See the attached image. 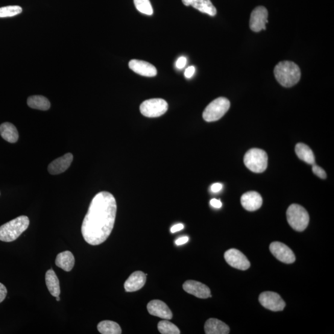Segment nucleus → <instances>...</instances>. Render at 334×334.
<instances>
[{"instance_id":"11","label":"nucleus","mask_w":334,"mask_h":334,"mask_svg":"<svg viewBox=\"0 0 334 334\" xmlns=\"http://www.w3.org/2000/svg\"><path fill=\"white\" fill-rule=\"evenodd\" d=\"M270 251L275 258L285 264H292L295 261L296 257L291 248L282 243L275 242L270 245Z\"/></svg>"},{"instance_id":"7","label":"nucleus","mask_w":334,"mask_h":334,"mask_svg":"<svg viewBox=\"0 0 334 334\" xmlns=\"http://www.w3.org/2000/svg\"><path fill=\"white\" fill-rule=\"evenodd\" d=\"M169 105L162 99H152L143 102L140 106V113L149 118L159 117L168 110Z\"/></svg>"},{"instance_id":"23","label":"nucleus","mask_w":334,"mask_h":334,"mask_svg":"<svg viewBox=\"0 0 334 334\" xmlns=\"http://www.w3.org/2000/svg\"><path fill=\"white\" fill-rule=\"evenodd\" d=\"M295 152L297 156L304 162L314 165L315 157L314 154L308 146L303 143H298L296 145Z\"/></svg>"},{"instance_id":"32","label":"nucleus","mask_w":334,"mask_h":334,"mask_svg":"<svg viewBox=\"0 0 334 334\" xmlns=\"http://www.w3.org/2000/svg\"><path fill=\"white\" fill-rule=\"evenodd\" d=\"M195 70L194 66H189L184 72V76L187 79L192 78V76L195 74Z\"/></svg>"},{"instance_id":"2","label":"nucleus","mask_w":334,"mask_h":334,"mask_svg":"<svg viewBox=\"0 0 334 334\" xmlns=\"http://www.w3.org/2000/svg\"><path fill=\"white\" fill-rule=\"evenodd\" d=\"M274 73L278 83L285 87L295 86L301 78V70L293 61H281L275 66Z\"/></svg>"},{"instance_id":"26","label":"nucleus","mask_w":334,"mask_h":334,"mask_svg":"<svg viewBox=\"0 0 334 334\" xmlns=\"http://www.w3.org/2000/svg\"><path fill=\"white\" fill-rule=\"evenodd\" d=\"M158 329L162 334H179L180 330L174 324L169 322L166 319L159 322L158 324Z\"/></svg>"},{"instance_id":"3","label":"nucleus","mask_w":334,"mask_h":334,"mask_svg":"<svg viewBox=\"0 0 334 334\" xmlns=\"http://www.w3.org/2000/svg\"><path fill=\"white\" fill-rule=\"evenodd\" d=\"M29 219L26 216H21L0 227V241L12 242L19 238L23 232L28 229Z\"/></svg>"},{"instance_id":"5","label":"nucleus","mask_w":334,"mask_h":334,"mask_svg":"<svg viewBox=\"0 0 334 334\" xmlns=\"http://www.w3.org/2000/svg\"><path fill=\"white\" fill-rule=\"evenodd\" d=\"M268 157L265 151L260 149H251L246 153L244 163L251 172L263 173L268 167Z\"/></svg>"},{"instance_id":"34","label":"nucleus","mask_w":334,"mask_h":334,"mask_svg":"<svg viewBox=\"0 0 334 334\" xmlns=\"http://www.w3.org/2000/svg\"><path fill=\"white\" fill-rule=\"evenodd\" d=\"M223 185L221 183H214L211 186V191L213 193H218L222 189Z\"/></svg>"},{"instance_id":"19","label":"nucleus","mask_w":334,"mask_h":334,"mask_svg":"<svg viewBox=\"0 0 334 334\" xmlns=\"http://www.w3.org/2000/svg\"><path fill=\"white\" fill-rule=\"evenodd\" d=\"M205 333L206 334H228L230 328L224 322L218 319L210 318L205 323Z\"/></svg>"},{"instance_id":"15","label":"nucleus","mask_w":334,"mask_h":334,"mask_svg":"<svg viewBox=\"0 0 334 334\" xmlns=\"http://www.w3.org/2000/svg\"><path fill=\"white\" fill-rule=\"evenodd\" d=\"M129 67L134 73L146 77H154L157 74V69L151 63L139 60H132Z\"/></svg>"},{"instance_id":"37","label":"nucleus","mask_w":334,"mask_h":334,"mask_svg":"<svg viewBox=\"0 0 334 334\" xmlns=\"http://www.w3.org/2000/svg\"><path fill=\"white\" fill-rule=\"evenodd\" d=\"M56 300H57V301H60V298L59 296H58V297H56Z\"/></svg>"},{"instance_id":"12","label":"nucleus","mask_w":334,"mask_h":334,"mask_svg":"<svg viewBox=\"0 0 334 334\" xmlns=\"http://www.w3.org/2000/svg\"><path fill=\"white\" fill-rule=\"evenodd\" d=\"M184 291L196 297L206 299L212 297L210 291L207 285L195 280H187L183 285Z\"/></svg>"},{"instance_id":"22","label":"nucleus","mask_w":334,"mask_h":334,"mask_svg":"<svg viewBox=\"0 0 334 334\" xmlns=\"http://www.w3.org/2000/svg\"><path fill=\"white\" fill-rule=\"evenodd\" d=\"M45 282L49 291L53 297H57L60 296L61 292L60 281L52 269H49L46 272Z\"/></svg>"},{"instance_id":"29","label":"nucleus","mask_w":334,"mask_h":334,"mask_svg":"<svg viewBox=\"0 0 334 334\" xmlns=\"http://www.w3.org/2000/svg\"><path fill=\"white\" fill-rule=\"evenodd\" d=\"M312 170L313 173H314V174L316 175H317L319 178H322V179H325V178H326L327 175L326 172L321 168L320 166L316 165L315 163L314 165H313Z\"/></svg>"},{"instance_id":"27","label":"nucleus","mask_w":334,"mask_h":334,"mask_svg":"<svg viewBox=\"0 0 334 334\" xmlns=\"http://www.w3.org/2000/svg\"><path fill=\"white\" fill-rule=\"evenodd\" d=\"M134 4L139 12L149 16L153 14V8L149 0H134Z\"/></svg>"},{"instance_id":"4","label":"nucleus","mask_w":334,"mask_h":334,"mask_svg":"<svg viewBox=\"0 0 334 334\" xmlns=\"http://www.w3.org/2000/svg\"><path fill=\"white\" fill-rule=\"evenodd\" d=\"M287 219L293 229L297 231L305 230L309 221V216L306 210L295 204H292L287 209Z\"/></svg>"},{"instance_id":"21","label":"nucleus","mask_w":334,"mask_h":334,"mask_svg":"<svg viewBox=\"0 0 334 334\" xmlns=\"http://www.w3.org/2000/svg\"><path fill=\"white\" fill-rule=\"evenodd\" d=\"M0 135L10 143H15L19 139V133L15 126L5 122L0 125Z\"/></svg>"},{"instance_id":"17","label":"nucleus","mask_w":334,"mask_h":334,"mask_svg":"<svg viewBox=\"0 0 334 334\" xmlns=\"http://www.w3.org/2000/svg\"><path fill=\"white\" fill-rule=\"evenodd\" d=\"M241 203L246 210L255 211L261 207L263 198L258 193L249 192L242 196Z\"/></svg>"},{"instance_id":"20","label":"nucleus","mask_w":334,"mask_h":334,"mask_svg":"<svg viewBox=\"0 0 334 334\" xmlns=\"http://www.w3.org/2000/svg\"><path fill=\"white\" fill-rule=\"evenodd\" d=\"M75 264V259L71 252L66 251L58 254L55 260V265L65 272L72 270Z\"/></svg>"},{"instance_id":"24","label":"nucleus","mask_w":334,"mask_h":334,"mask_svg":"<svg viewBox=\"0 0 334 334\" xmlns=\"http://www.w3.org/2000/svg\"><path fill=\"white\" fill-rule=\"evenodd\" d=\"M27 102L28 106L33 109L45 111L51 108V102L49 100L42 96L29 97Z\"/></svg>"},{"instance_id":"31","label":"nucleus","mask_w":334,"mask_h":334,"mask_svg":"<svg viewBox=\"0 0 334 334\" xmlns=\"http://www.w3.org/2000/svg\"><path fill=\"white\" fill-rule=\"evenodd\" d=\"M186 58L184 57H181L178 58V60L177 61V63H176V66H177L178 69H181L186 66Z\"/></svg>"},{"instance_id":"16","label":"nucleus","mask_w":334,"mask_h":334,"mask_svg":"<svg viewBox=\"0 0 334 334\" xmlns=\"http://www.w3.org/2000/svg\"><path fill=\"white\" fill-rule=\"evenodd\" d=\"M147 275L141 271L134 272L126 280L124 284L126 292H133L142 289L145 285Z\"/></svg>"},{"instance_id":"25","label":"nucleus","mask_w":334,"mask_h":334,"mask_svg":"<svg viewBox=\"0 0 334 334\" xmlns=\"http://www.w3.org/2000/svg\"><path fill=\"white\" fill-rule=\"evenodd\" d=\"M99 332L102 334H120L122 333L121 327L116 322L111 321H103L98 325Z\"/></svg>"},{"instance_id":"35","label":"nucleus","mask_w":334,"mask_h":334,"mask_svg":"<svg viewBox=\"0 0 334 334\" xmlns=\"http://www.w3.org/2000/svg\"><path fill=\"white\" fill-rule=\"evenodd\" d=\"M188 240H189V238L187 236L181 237V238L176 240L175 243L176 245L178 246H180L185 244V243L188 242Z\"/></svg>"},{"instance_id":"28","label":"nucleus","mask_w":334,"mask_h":334,"mask_svg":"<svg viewBox=\"0 0 334 334\" xmlns=\"http://www.w3.org/2000/svg\"><path fill=\"white\" fill-rule=\"evenodd\" d=\"M22 9L19 6H8L0 8V17H13L22 13Z\"/></svg>"},{"instance_id":"14","label":"nucleus","mask_w":334,"mask_h":334,"mask_svg":"<svg viewBox=\"0 0 334 334\" xmlns=\"http://www.w3.org/2000/svg\"><path fill=\"white\" fill-rule=\"evenodd\" d=\"M73 160V155L67 153L63 156L52 161L48 166V171L51 175H58L67 171Z\"/></svg>"},{"instance_id":"13","label":"nucleus","mask_w":334,"mask_h":334,"mask_svg":"<svg viewBox=\"0 0 334 334\" xmlns=\"http://www.w3.org/2000/svg\"><path fill=\"white\" fill-rule=\"evenodd\" d=\"M147 309L152 316L166 320H171L173 318L171 310L162 301L155 300L150 301L148 304Z\"/></svg>"},{"instance_id":"1","label":"nucleus","mask_w":334,"mask_h":334,"mask_svg":"<svg viewBox=\"0 0 334 334\" xmlns=\"http://www.w3.org/2000/svg\"><path fill=\"white\" fill-rule=\"evenodd\" d=\"M116 210L115 198L111 193L102 192L94 196L81 226L88 244L97 246L106 241L115 224Z\"/></svg>"},{"instance_id":"6","label":"nucleus","mask_w":334,"mask_h":334,"mask_svg":"<svg viewBox=\"0 0 334 334\" xmlns=\"http://www.w3.org/2000/svg\"><path fill=\"white\" fill-rule=\"evenodd\" d=\"M230 107V102L227 98H219L213 101L205 108L203 116L205 121H218L226 113Z\"/></svg>"},{"instance_id":"8","label":"nucleus","mask_w":334,"mask_h":334,"mask_svg":"<svg viewBox=\"0 0 334 334\" xmlns=\"http://www.w3.org/2000/svg\"><path fill=\"white\" fill-rule=\"evenodd\" d=\"M259 301L263 307L272 312H280L286 305L280 296L273 292H263L259 295Z\"/></svg>"},{"instance_id":"10","label":"nucleus","mask_w":334,"mask_h":334,"mask_svg":"<svg viewBox=\"0 0 334 334\" xmlns=\"http://www.w3.org/2000/svg\"><path fill=\"white\" fill-rule=\"evenodd\" d=\"M224 257L226 262L232 268L242 271L250 268V263L247 257L236 249H230L225 252Z\"/></svg>"},{"instance_id":"33","label":"nucleus","mask_w":334,"mask_h":334,"mask_svg":"<svg viewBox=\"0 0 334 334\" xmlns=\"http://www.w3.org/2000/svg\"><path fill=\"white\" fill-rule=\"evenodd\" d=\"M211 206L213 207L217 208V209H219L222 206V202L218 199H211L210 202Z\"/></svg>"},{"instance_id":"18","label":"nucleus","mask_w":334,"mask_h":334,"mask_svg":"<svg viewBox=\"0 0 334 334\" xmlns=\"http://www.w3.org/2000/svg\"><path fill=\"white\" fill-rule=\"evenodd\" d=\"M182 2L186 7L192 6L201 13L207 14L210 16L216 15V8L210 0H182Z\"/></svg>"},{"instance_id":"9","label":"nucleus","mask_w":334,"mask_h":334,"mask_svg":"<svg viewBox=\"0 0 334 334\" xmlns=\"http://www.w3.org/2000/svg\"><path fill=\"white\" fill-rule=\"evenodd\" d=\"M268 11L265 7L259 6L252 11L250 20V27L252 31L259 32L266 30L267 23H268Z\"/></svg>"},{"instance_id":"30","label":"nucleus","mask_w":334,"mask_h":334,"mask_svg":"<svg viewBox=\"0 0 334 334\" xmlns=\"http://www.w3.org/2000/svg\"><path fill=\"white\" fill-rule=\"evenodd\" d=\"M8 294V291L4 284L0 283V303L4 301Z\"/></svg>"},{"instance_id":"36","label":"nucleus","mask_w":334,"mask_h":334,"mask_svg":"<svg viewBox=\"0 0 334 334\" xmlns=\"http://www.w3.org/2000/svg\"><path fill=\"white\" fill-rule=\"evenodd\" d=\"M184 228V225L182 224H178L175 225L174 226H173L171 228V232L174 233L177 232L181 230H183Z\"/></svg>"}]
</instances>
